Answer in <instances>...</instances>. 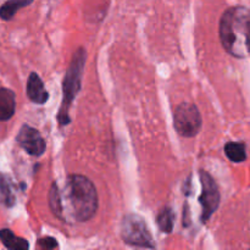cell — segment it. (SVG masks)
<instances>
[{
  "instance_id": "1",
  "label": "cell",
  "mask_w": 250,
  "mask_h": 250,
  "mask_svg": "<svg viewBox=\"0 0 250 250\" xmlns=\"http://www.w3.org/2000/svg\"><path fill=\"white\" fill-rule=\"evenodd\" d=\"M220 41L225 50L238 59L250 54V10L244 6L227 9L220 20Z\"/></svg>"
},
{
  "instance_id": "2",
  "label": "cell",
  "mask_w": 250,
  "mask_h": 250,
  "mask_svg": "<svg viewBox=\"0 0 250 250\" xmlns=\"http://www.w3.org/2000/svg\"><path fill=\"white\" fill-rule=\"evenodd\" d=\"M61 202L66 200L70 215L78 222L89 221L98 211V192L94 185L83 175H71L67 178Z\"/></svg>"
},
{
  "instance_id": "3",
  "label": "cell",
  "mask_w": 250,
  "mask_h": 250,
  "mask_svg": "<svg viewBox=\"0 0 250 250\" xmlns=\"http://www.w3.org/2000/svg\"><path fill=\"white\" fill-rule=\"evenodd\" d=\"M85 50L83 48L77 49L72 56L70 66H68L66 75L63 77L62 83V102H61L60 111H59L58 120L61 126H67L71 122L70 107L75 100L76 95L81 89L82 83L83 71L85 63Z\"/></svg>"
},
{
  "instance_id": "4",
  "label": "cell",
  "mask_w": 250,
  "mask_h": 250,
  "mask_svg": "<svg viewBox=\"0 0 250 250\" xmlns=\"http://www.w3.org/2000/svg\"><path fill=\"white\" fill-rule=\"evenodd\" d=\"M121 238L126 244L141 248H155L153 236L146 222L139 215L128 214L121 222Z\"/></svg>"
},
{
  "instance_id": "5",
  "label": "cell",
  "mask_w": 250,
  "mask_h": 250,
  "mask_svg": "<svg viewBox=\"0 0 250 250\" xmlns=\"http://www.w3.org/2000/svg\"><path fill=\"white\" fill-rule=\"evenodd\" d=\"M202 116L194 104L182 103L175 109L173 126L180 136L192 138L199 133L202 128Z\"/></svg>"
},
{
  "instance_id": "6",
  "label": "cell",
  "mask_w": 250,
  "mask_h": 250,
  "mask_svg": "<svg viewBox=\"0 0 250 250\" xmlns=\"http://www.w3.org/2000/svg\"><path fill=\"white\" fill-rule=\"evenodd\" d=\"M200 183H202V194L199 197V203L202 205V220L203 224H207L210 217L215 214L220 205V192L216 182L214 178L204 170H200L199 172Z\"/></svg>"
},
{
  "instance_id": "7",
  "label": "cell",
  "mask_w": 250,
  "mask_h": 250,
  "mask_svg": "<svg viewBox=\"0 0 250 250\" xmlns=\"http://www.w3.org/2000/svg\"><path fill=\"white\" fill-rule=\"evenodd\" d=\"M19 146L32 156H41L45 151L46 144L38 131L28 125H23L16 138Z\"/></svg>"
},
{
  "instance_id": "8",
  "label": "cell",
  "mask_w": 250,
  "mask_h": 250,
  "mask_svg": "<svg viewBox=\"0 0 250 250\" xmlns=\"http://www.w3.org/2000/svg\"><path fill=\"white\" fill-rule=\"evenodd\" d=\"M26 93L28 99L31 102H33L34 104L43 105L49 99V93L44 88L43 81H42V78L36 72H32L29 75L28 81H27Z\"/></svg>"
},
{
  "instance_id": "9",
  "label": "cell",
  "mask_w": 250,
  "mask_h": 250,
  "mask_svg": "<svg viewBox=\"0 0 250 250\" xmlns=\"http://www.w3.org/2000/svg\"><path fill=\"white\" fill-rule=\"evenodd\" d=\"M16 110L15 93L7 88H0V121L11 119Z\"/></svg>"
},
{
  "instance_id": "10",
  "label": "cell",
  "mask_w": 250,
  "mask_h": 250,
  "mask_svg": "<svg viewBox=\"0 0 250 250\" xmlns=\"http://www.w3.org/2000/svg\"><path fill=\"white\" fill-rule=\"evenodd\" d=\"M0 241L6 247L7 249L11 250H27L29 248V243L24 238L17 237L14 232L10 231L9 229H2L0 231Z\"/></svg>"
},
{
  "instance_id": "11",
  "label": "cell",
  "mask_w": 250,
  "mask_h": 250,
  "mask_svg": "<svg viewBox=\"0 0 250 250\" xmlns=\"http://www.w3.org/2000/svg\"><path fill=\"white\" fill-rule=\"evenodd\" d=\"M32 2H33V0H7L0 7V17L4 21H9L20 9L28 6Z\"/></svg>"
},
{
  "instance_id": "12",
  "label": "cell",
  "mask_w": 250,
  "mask_h": 250,
  "mask_svg": "<svg viewBox=\"0 0 250 250\" xmlns=\"http://www.w3.org/2000/svg\"><path fill=\"white\" fill-rule=\"evenodd\" d=\"M225 154L232 163H243L247 160L246 144L242 142H229L225 146Z\"/></svg>"
},
{
  "instance_id": "13",
  "label": "cell",
  "mask_w": 250,
  "mask_h": 250,
  "mask_svg": "<svg viewBox=\"0 0 250 250\" xmlns=\"http://www.w3.org/2000/svg\"><path fill=\"white\" fill-rule=\"evenodd\" d=\"M173 220H175V215H173L172 210L168 207L164 208L156 217V224H158L159 229L161 232H165V233H171L173 229Z\"/></svg>"
},
{
  "instance_id": "14",
  "label": "cell",
  "mask_w": 250,
  "mask_h": 250,
  "mask_svg": "<svg viewBox=\"0 0 250 250\" xmlns=\"http://www.w3.org/2000/svg\"><path fill=\"white\" fill-rule=\"evenodd\" d=\"M0 200L6 207H12L15 203V195L11 189V183L9 178L4 175H0Z\"/></svg>"
},
{
  "instance_id": "15",
  "label": "cell",
  "mask_w": 250,
  "mask_h": 250,
  "mask_svg": "<svg viewBox=\"0 0 250 250\" xmlns=\"http://www.w3.org/2000/svg\"><path fill=\"white\" fill-rule=\"evenodd\" d=\"M49 207H50L51 211L54 212V215H56L59 219H62L61 194L56 183H53V186H51L50 188V192H49Z\"/></svg>"
},
{
  "instance_id": "16",
  "label": "cell",
  "mask_w": 250,
  "mask_h": 250,
  "mask_svg": "<svg viewBox=\"0 0 250 250\" xmlns=\"http://www.w3.org/2000/svg\"><path fill=\"white\" fill-rule=\"evenodd\" d=\"M38 247L44 250H50L59 248V243L55 238H53V237H44V238H41L38 241Z\"/></svg>"
}]
</instances>
